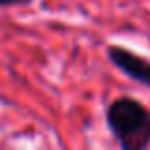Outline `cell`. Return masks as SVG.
<instances>
[{
    "instance_id": "6da1fadb",
    "label": "cell",
    "mask_w": 150,
    "mask_h": 150,
    "mask_svg": "<svg viewBox=\"0 0 150 150\" xmlns=\"http://www.w3.org/2000/svg\"><path fill=\"white\" fill-rule=\"evenodd\" d=\"M108 124L127 148H143L150 141V116L144 106L133 99L114 101L108 108Z\"/></svg>"
},
{
    "instance_id": "7a4b0ae2",
    "label": "cell",
    "mask_w": 150,
    "mask_h": 150,
    "mask_svg": "<svg viewBox=\"0 0 150 150\" xmlns=\"http://www.w3.org/2000/svg\"><path fill=\"white\" fill-rule=\"evenodd\" d=\"M110 59H112L114 65L120 67L131 78L144 82V84H150V63H146L144 59L137 57V55L129 53L125 50H120V48L110 50Z\"/></svg>"
},
{
    "instance_id": "3957f363",
    "label": "cell",
    "mask_w": 150,
    "mask_h": 150,
    "mask_svg": "<svg viewBox=\"0 0 150 150\" xmlns=\"http://www.w3.org/2000/svg\"><path fill=\"white\" fill-rule=\"evenodd\" d=\"M17 2H23V0H0V6H6V4H17Z\"/></svg>"
}]
</instances>
